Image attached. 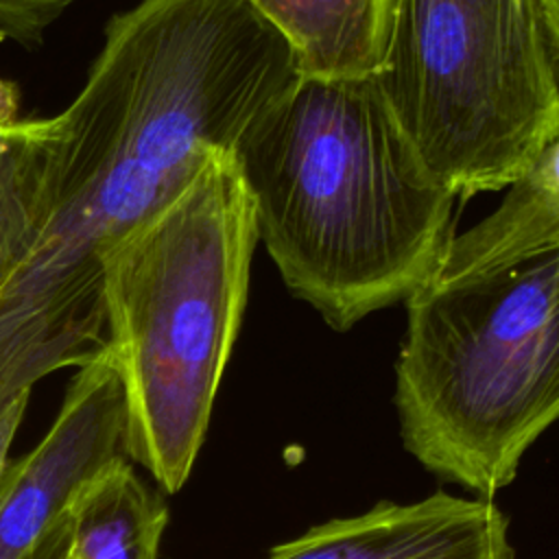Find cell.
I'll use <instances>...</instances> for the list:
<instances>
[{
  "mask_svg": "<svg viewBox=\"0 0 559 559\" xmlns=\"http://www.w3.org/2000/svg\"><path fill=\"white\" fill-rule=\"evenodd\" d=\"M535 7L552 61L559 70V0H535Z\"/></svg>",
  "mask_w": 559,
  "mask_h": 559,
  "instance_id": "4fadbf2b",
  "label": "cell"
},
{
  "mask_svg": "<svg viewBox=\"0 0 559 559\" xmlns=\"http://www.w3.org/2000/svg\"><path fill=\"white\" fill-rule=\"evenodd\" d=\"M393 402L402 443L428 472L487 500L507 487L559 421V242L419 288Z\"/></svg>",
  "mask_w": 559,
  "mask_h": 559,
  "instance_id": "277c9868",
  "label": "cell"
},
{
  "mask_svg": "<svg viewBox=\"0 0 559 559\" xmlns=\"http://www.w3.org/2000/svg\"><path fill=\"white\" fill-rule=\"evenodd\" d=\"M234 162L284 284L336 332L408 301L454 238L459 197L424 166L376 76L299 74Z\"/></svg>",
  "mask_w": 559,
  "mask_h": 559,
  "instance_id": "7a4b0ae2",
  "label": "cell"
},
{
  "mask_svg": "<svg viewBox=\"0 0 559 559\" xmlns=\"http://www.w3.org/2000/svg\"><path fill=\"white\" fill-rule=\"evenodd\" d=\"M507 531L509 520L493 500L437 491L317 524L266 559H515Z\"/></svg>",
  "mask_w": 559,
  "mask_h": 559,
  "instance_id": "52a82bcc",
  "label": "cell"
},
{
  "mask_svg": "<svg viewBox=\"0 0 559 559\" xmlns=\"http://www.w3.org/2000/svg\"><path fill=\"white\" fill-rule=\"evenodd\" d=\"M127 454L122 382L107 349L79 367L41 441L0 480V559H57L68 542L66 504L76 485Z\"/></svg>",
  "mask_w": 559,
  "mask_h": 559,
  "instance_id": "8992f818",
  "label": "cell"
},
{
  "mask_svg": "<svg viewBox=\"0 0 559 559\" xmlns=\"http://www.w3.org/2000/svg\"><path fill=\"white\" fill-rule=\"evenodd\" d=\"M17 107H20L17 85L7 79H0V127L17 120Z\"/></svg>",
  "mask_w": 559,
  "mask_h": 559,
  "instance_id": "5bb4252c",
  "label": "cell"
},
{
  "mask_svg": "<svg viewBox=\"0 0 559 559\" xmlns=\"http://www.w3.org/2000/svg\"><path fill=\"white\" fill-rule=\"evenodd\" d=\"M63 518L81 559H159L168 509L129 456H116L76 485Z\"/></svg>",
  "mask_w": 559,
  "mask_h": 559,
  "instance_id": "30bf717a",
  "label": "cell"
},
{
  "mask_svg": "<svg viewBox=\"0 0 559 559\" xmlns=\"http://www.w3.org/2000/svg\"><path fill=\"white\" fill-rule=\"evenodd\" d=\"M559 242V124L502 203L454 236L432 280H456L518 262Z\"/></svg>",
  "mask_w": 559,
  "mask_h": 559,
  "instance_id": "9c48e42d",
  "label": "cell"
},
{
  "mask_svg": "<svg viewBox=\"0 0 559 559\" xmlns=\"http://www.w3.org/2000/svg\"><path fill=\"white\" fill-rule=\"evenodd\" d=\"M57 559H81V557H79V552L74 550V546H72L70 537H68V542H66V546H63V550H61V555H59Z\"/></svg>",
  "mask_w": 559,
  "mask_h": 559,
  "instance_id": "9a60e30c",
  "label": "cell"
},
{
  "mask_svg": "<svg viewBox=\"0 0 559 559\" xmlns=\"http://www.w3.org/2000/svg\"><path fill=\"white\" fill-rule=\"evenodd\" d=\"M319 79L378 76L397 0H249Z\"/></svg>",
  "mask_w": 559,
  "mask_h": 559,
  "instance_id": "ba28073f",
  "label": "cell"
},
{
  "mask_svg": "<svg viewBox=\"0 0 559 559\" xmlns=\"http://www.w3.org/2000/svg\"><path fill=\"white\" fill-rule=\"evenodd\" d=\"M26 404H28V395H20L0 404V480L9 465V448L22 421Z\"/></svg>",
  "mask_w": 559,
  "mask_h": 559,
  "instance_id": "7c38bea8",
  "label": "cell"
},
{
  "mask_svg": "<svg viewBox=\"0 0 559 559\" xmlns=\"http://www.w3.org/2000/svg\"><path fill=\"white\" fill-rule=\"evenodd\" d=\"M376 79L459 199L509 188L559 124V70L535 0H397Z\"/></svg>",
  "mask_w": 559,
  "mask_h": 559,
  "instance_id": "5b68a950",
  "label": "cell"
},
{
  "mask_svg": "<svg viewBox=\"0 0 559 559\" xmlns=\"http://www.w3.org/2000/svg\"><path fill=\"white\" fill-rule=\"evenodd\" d=\"M255 240L234 155L212 153L107 260V349L124 393L127 454L168 493L203 445Z\"/></svg>",
  "mask_w": 559,
  "mask_h": 559,
  "instance_id": "3957f363",
  "label": "cell"
},
{
  "mask_svg": "<svg viewBox=\"0 0 559 559\" xmlns=\"http://www.w3.org/2000/svg\"><path fill=\"white\" fill-rule=\"evenodd\" d=\"M59 138L57 116L0 127V288L39 234Z\"/></svg>",
  "mask_w": 559,
  "mask_h": 559,
  "instance_id": "8fae6325",
  "label": "cell"
},
{
  "mask_svg": "<svg viewBox=\"0 0 559 559\" xmlns=\"http://www.w3.org/2000/svg\"><path fill=\"white\" fill-rule=\"evenodd\" d=\"M249 0H140L114 15L76 98L57 116L39 234L0 288V404L107 345L111 253L231 153L299 76Z\"/></svg>",
  "mask_w": 559,
  "mask_h": 559,
  "instance_id": "6da1fadb",
  "label": "cell"
}]
</instances>
